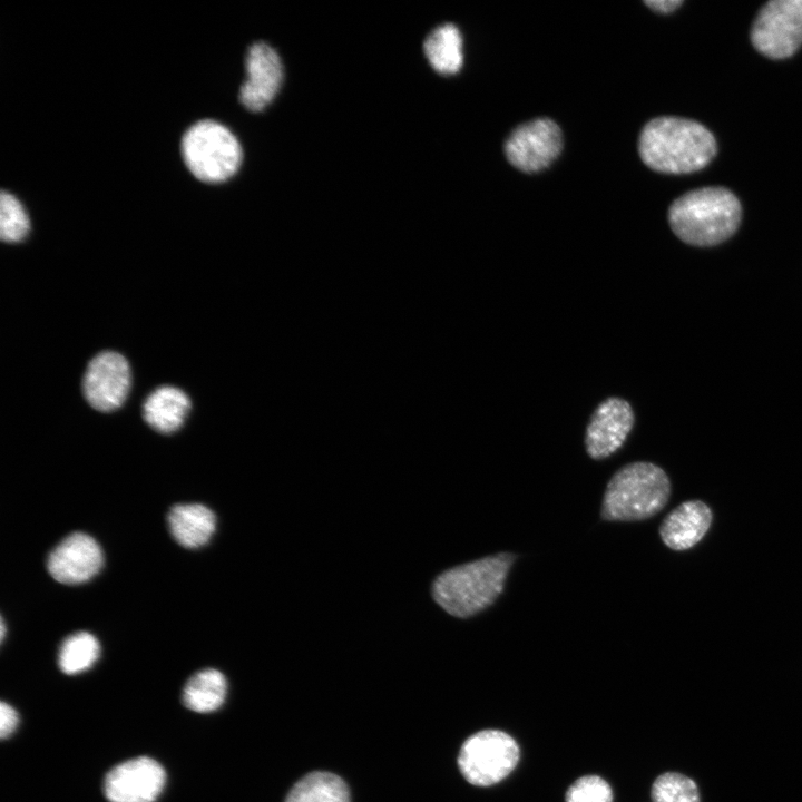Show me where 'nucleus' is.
I'll return each mask as SVG.
<instances>
[{
    "instance_id": "nucleus-1",
    "label": "nucleus",
    "mask_w": 802,
    "mask_h": 802,
    "mask_svg": "<svg viewBox=\"0 0 802 802\" xmlns=\"http://www.w3.org/2000/svg\"><path fill=\"white\" fill-rule=\"evenodd\" d=\"M638 153L651 169L664 174H689L706 167L717 153L714 135L701 123L664 116L642 129Z\"/></svg>"
},
{
    "instance_id": "nucleus-2",
    "label": "nucleus",
    "mask_w": 802,
    "mask_h": 802,
    "mask_svg": "<svg viewBox=\"0 0 802 802\" xmlns=\"http://www.w3.org/2000/svg\"><path fill=\"white\" fill-rule=\"evenodd\" d=\"M742 206L730 189L707 186L689 190L668 208L673 233L684 243L715 246L728 239L740 227Z\"/></svg>"
},
{
    "instance_id": "nucleus-3",
    "label": "nucleus",
    "mask_w": 802,
    "mask_h": 802,
    "mask_svg": "<svg viewBox=\"0 0 802 802\" xmlns=\"http://www.w3.org/2000/svg\"><path fill=\"white\" fill-rule=\"evenodd\" d=\"M516 558L503 551L443 571L432 586L434 600L454 617L477 615L500 596Z\"/></svg>"
},
{
    "instance_id": "nucleus-4",
    "label": "nucleus",
    "mask_w": 802,
    "mask_h": 802,
    "mask_svg": "<svg viewBox=\"0 0 802 802\" xmlns=\"http://www.w3.org/2000/svg\"><path fill=\"white\" fill-rule=\"evenodd\" d=\"M671 481L658 466L637 461L614 473L606 487L600 516L607 521H639L654 517L668 502Z\"/></svg>"
},
{
    "instance_id": "nucleus-5",
    "label": "nucleus",
    "mask_w": 802,
    "mask_h": 802,
    "mask_svg": "<svg viewBox=\"0 0 802 802\" xmlns=\"http://www.w3.org/2000/svg\"><path fill=\"white\" fill-rule=\"evenodd\" d=\"M182 155L189 172L205 183H221L232 177L242 162V148L224 125L200 120L182 138Z\"/></svg>"
},
{
    "instance_id": "nucleus-6",
    "label": "nucleus",
    "mask_w": 802,
    "mask_h": 802,
    "mask_svg": "<svg viewBox=\"0 0 802 802\" xmlns=\"http://www.w3.org/2000/svg\"><path fill=\"white\" fill-rule=\"evenodd\" d=\"M519 755V746L508 733L483 730L463 742L458 754V766L469 783L489 786L514 771Z\"/></svg>"
},
{
    "instance_id": "nucleus-7",
    "label": "nucleus",
    "mask_w": 802,
    "mask_h": 802,
    "mask_svg": "<svg viewBox=\"0 0 802 802\" xmlns=\"http://www.w3.org/2000/svg\"><path fill=\"white\" fill-rule=\"evenodd\" d=\"M753 47L770 59H785L802 46V0H771L757 12L750 32Z\"/></svg>"
},
{
    "instance_id": "nucleus-8",
    "label": "nucleus",
    "mask_w": 802,
    "mask_h": 802,
    "mask_svg": "<svg viewBox=\"0 0 802 802\" xmlns=\"http://www.w3.org/2000/svg\"><path fill=\"white\" fill-rule=\"evenodd\" d=\"M563 148L559 126L549 118H537L516 127L505 143L508 162L525 173L548 167Z\"/></svg>"
},
{
    "instance_id": "nucleus-9",
    "label": "nucleus",
    "mask_w": 802,
    "mask_h": 802,
    "mask_svg": "<svg viewBox=\"0 0 802 802\" xmlns=\"http://www.w3.org/2000/svg\"><path fill=\"white\" fill-rule=\"evenodd\" d=\"M130 381V368L125 356L104 351L87 365L82 379L84 397L94 409L113 411L124 403Z\"/></svg>"
},
{
    "instance_id": "nucleus-10",
    "label": "nucleus",
    "mask_w": 802,
    "mask_h": 802,
    "mask_svg": "<svg viewBox=\"0 0 802 802\" xmlns=\"http://www.w3.org/2000/svg\"><path fill=\"white\" fill-rule=\"evenodd\" d=\"M166 773L147 756L114 766L105 776L104 793L109 802H154L163 791Z\"/></svg>"
},
{
    "instance_id": "nucleus-11",
    "label": "nucleus",
    "mask_w": 802,
    "mask_h": 802,
    "mask_svg": "<svg viewBox=\"0 0 802 802\" xmlns=\"http://www.w3.org/2000/svg\"><path fill=\"white\" fill-rule=\"evenodd\" d=\"M102 551L87 534L74 532L61 540L50 552L47 568L53 579L75 585L89 580L101 568Z\"/></svg>"
},
{
    "instance_id": "nucleus-12",
    "label": "nucleus",
    "mask_w": 802,
    "mask_h": 802,
    "mask_svg": "<svg viewBox=\"0 0 802 802\" xmlns=\"http://www.w3.org/2000/svg\"><path fill=\"white\" fill-rule=\"evenodd\" d=\"M634 424L630 404L620 398H608L594 411L586 429L585 446L590 458L600 460L617 451Z\"/></svg>"
},
{
    "instance_id": "nucleus-13",
    "label": "nucleus",
    "mask_w": 802,
    "mask_h": 802,
    "mask_svg": "<svg viewBox=\"0 0 802 802\" xmlns=\"http://www.w3.org/2000/svg\"><path fill=\"white\" fill-rule=\"evenodd\" d=\"M246 79L239 100L252 111L264 109L275 97L283 80V67L276 51L264 42L251 46L246 56Z\"/></svg>"
},
{
    "instance_id": "nucleus-14",
    "label": "nucleus",
    "mask_w": 802,
    "mask_h": 802,
    "mask_svg": "<svg viewBox=\"0 0 802 802\" xmlns=\"http://www.w3.org/2000/svg\"><path fill=\"white\" fill-rule=\"evenodd\" d=\"M712 521V510L704 501L686 500L663 519L659 536L669 549L688 550L704 538Z\"/></svg>"
},
{
    "instance_id": "nucleus-15",
    "label": "nucleus",
    "mask_w": 802,
    "mask_h": 802,
    "mask_svg": "<svg viewBox=\"0 0 802 802\" xmlns=\"http://www.w3.org/2000/svg\"><path fill=\"white\" fill-rule=\"evenodd\" d=\"M167 520L175 540L186 548H198L207 544L216 526L214 512L200 503L175 505Z\"/></svg>"
},
{
    "instance_id": "nucleus-16",
    "label": "nucleus",
    "mask_w": 802,
    "mask_h": 802,
    "mask_svg": "<svg viewBox=\"0 0 802 802\" xmlns=\"http://www.w3.org/2000/svg\"><path fill=\"white\" fill-rule=\"evenodd\" d=\"M190 408L186 393L178 388L164 385L153 391L145 400V421L156 431L170 433L183 424Z\"/></svg>"
},
{
    "instance_id": "nucleus-17",
    "label": "nucleus",
    "mask_w": 802,
    "mask_h": 802,
    "mask_svg": "<svg viewBox=\"0 0 802 802\" xmlns=\"http://www.w3.org/2000/svg\"><path fill=\"white\" fill-rule=\"evenodd\" d=\"M426 57L432 68L443 75H452L462 66V38L452 23L437 27L423 43Z\"/></svg>"
},
{
    "instance_id": "nucleus-18",
    "label": "nucleus",
    "mask_w": 802,
    "mask_h": 802,
    "mask_svg": "<svg viewBox=\"0 0 802 802\" xmlns=\"http://www.w3.org/2000/svg\"><path fill=\"white\" fill-rule=\"evenodd\" d=\"M226 691V678L219 671L202 669L185 684L183 702L187 708L194 712H213L223 704Z\"/></svg>"
},
{
    "instance_id": "nucleus-19",
    "label": "nucleus",
    "mask_w": 802,
    "mask_h": 802,
    "mask_svg": "<svg viewBox=\"0 0 802 802\" xmlns=\"http://www.w3.org/2000/svg\"><path fill=\"white\" fill-rule=\"evenodd\" d=\"M285 802H350V793L340 776L315 771L301 777L292 786Z\"/></svg>"
},
{
    "instance_id": "nucleus-20",
    "label": "nucleus",
    "mask_w": 802,
    "mask_h": 802,
    "mask_svg": "<svg viewBox=\"0 0 802 802\" xmlns=\"http://www.w3.org/2000/svg\"><path fill=\"white\" fill-rule=\"evenodd\" d=\"M99 653V643L92 634L77 632L68 636L60 646L59 668L67 675L81 673L92 666Z\"/></svg>"
},
{
    "instance_id": "nucleus-21",
    "label": "nucleus",
    "mask_w": 802,
    "mask_h": 802,
    "mask_svg": "<svg viewBox=\"0 0 802 802\" xmlns=\"http://www.w3.org/2000/svg\"><path fill=\"white\" fill-rule=\"evenodd\" d=\"M653 802H700L695 782L681 773L661 774L652 786Z\"/></svg>"
},
{
    "instance_id": "nucleus-22",
    "label": "nucleus",
    "mask_w": 802,
    "mask_h": 802,
    "mask_svg": "<svg viewBox=\"0 0 802 802\" xmlns=\"http://www.w3.org/2000/svg\"><path fill=\"white\" fill-rule=\"evenodd\" d=\"M29 232V219L20 202L11 194H0V237L3 242H19Z\"/></svg>"
},
{
    "instance_id": "nucleus-23",
    "label": "nucleus",
    "mask_w": 802,
    "mask_h": 802,
    "mask_svg": "<svg viewBox=\"0 0 802 802\" xmlns=\"http://www.w3.org/2000/svg\"><path fill=\"white\" fill-rule=\"evenodd\" d=\"M566 802H613L609 784L598 775L577 779L567 790Z\"/></svg>"
},
{
    "instance_id": "nucleus-24",
    "label": "nucleus",
    "mask_w": 802,
    "mask_h": 802,
    "mask_svg": "<svg viewBox=\"0 0 802 802\" xmlns=\"http://www.w3.org/2000/svg\"><path fill=\"white\" fill-rule=\"evenodd\" d=\"M19 722L18 713L16 710L4 703L0 704V736L6 739L10 736L17 728Z\"/></svg>"
},
{
    "instance_id": "nucleus-25",
    "label": "nucleus",
    "mask_w": 802,
    "mask_h": 802,
    "mask_svg": "<svg viewBox=\"0 0 802 802\" xmlns=\"http://www.w3.org/2000/svg\"><path fill=\"white\" fill-rule=\"evenodd\" d=\"M644 2L652 10L659 13H671L683 3L682 0H646Z\"/></svg>"
},
{
    "instance_id": "nucleus-26",
    "label": "nucleus",
    "mask_w": 802,
    "mask_h": 802,
    "mask_svg": "<svg viewBox=\"0 0 802 802\" xmlns=\"http://www.w3.org/2000/svg\"><path fill=\"white\" fill-rule=\"evenodd\" d=\"M4 637V622H1V639Z\"/></svg>"
}]
</instances>
